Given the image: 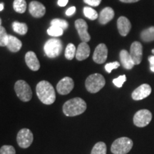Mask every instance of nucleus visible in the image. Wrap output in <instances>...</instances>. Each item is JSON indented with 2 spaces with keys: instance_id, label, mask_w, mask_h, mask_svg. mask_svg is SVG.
I'll return each instance as SVG.
<instances>
[{
  "instance_id": "obj_1",
  "label": "nucleus",
  "mask_w": 154,
  "mask_h": 154,
  "mask_svg": "<svg viewBox=\"0 0 154 154\" xmlns=\"http://www.w3.org/2000/svg\"><path fill=\"white\" fill-rule=\"evenodd\" d=\"M36 95L42 103L52 104L56 100V93L53 86L47 81H42L36 85Z\"/></svg>"
},
{
  "instance_id": "obj_2",
  "label": "nucleus",
  "mask_w": 154,
  "mask_h": 154,
  "mask_svg": "<svg viewBox=\"0 0 154 154\" xmlns=\"http://www.w3.org/2000/svg\"><path fill=\"white\" fill-rule=\"evenodd\" d=\"M86 103L81 98L76 97L67 101L63 106V112L66 116H76L86 111Z\"/></svg>"
},
{
  "instance_id": "obj_3",
  "label": "nucleus",
  "mask_w": 154,
  "mask_h": 154,
  "mask_svg": "<svg viewBox=\"0 0 154 154\" xmlns=\"http://www.w3.org/2000/svg\"><path fill=\"white\" fill-rule=\"evenodd\" d=\"M104 77L100 74H93L87 77L85 82L86 89L91 94L99 92L105 86Z\"/></svg>"
},
{
  "instance_id": "obj_4",
  "label": "nucleus",
  "mask_w": 154,
  "mask_h": 154,
  "mask_svg": "<svg viewBox=\"0 0 154 154\" xmlns=\"http://www.w3.org/2000/svg\"><path fill=\"white\" fill-rule=\"evenodd\" d=\"M133 144L132 140L129 138H119L113 141L111 151L113 154H126L131 150Z\"/></svg>"
},
{
  "instance_id": "obj_5",
  "label": "nucleus",
  "mask_w": 154,
  "mask_h": 154,
  "mask_svg": "<svg viewBox=\"0 0 154 154\" xmlns=\"http://www.w3.org/2000/svg\"><path fill=\"white\" fill-rule=\"evenodd\" d=\"M63 45L61 40L51 38L46 42L44 49L46 55L49 58H55L60 55L62 51Z\"/></svg>"
},
{
  "instance_id": "obj_6",
  "label": "nucleus",
  "mask_w": 154,
  "mask_h": 154,
  "mask_svg": "<svg viewBox=\"0 0 154 154\" xmlns=\"http://www.w3.org/2000/svg\"><path fill=\"white\" fill-rule=\"evenodd\" d=\"M14 90L21 101H29L32 97V91L29 84L24 80H19L15 83Z\"/></svg>"
},
{
  "instance_id": "obj_7",
  "label": "nucleus",
  "mask_w": 154,
  "mask_h": 154,
  "mask_svg": "<svg viewBox=\"0 0 154 154\" xmlns=\"http://www.w3.org/2000/svg\"><path fill=\"white\" fill-rule=\"evenodd\" d=\"M34 140L32 132L28 128H23L19 131L17 136V143L19 147L26 149L32 145Z\"/></svg>"
},
{
  "instance_id": "obj_8",
  "label": "nucleus",
  "mask_w": 154,
  "mask_h": 154,
  "mask_svg": "<svg viewBox=\"0 0 154 154\" xmlns=\"http://www.w3.org/2000/svg\"><path fill=\"white\" fill-rule=\"evenodd\" d=\"M152 119L151 111L147 109H142L135 113L134 116V124L138 127H145L149 124Z\"/></svg>"
},
{
  "instance_id": "obj_9",
  "label": "nucleus",
  "mask_w": 154,
  "mask_h": 154,
  "mask_svg": "<svg viewBox=\"0 0 154 154\" xmlns=\"http://www.w3.org/2000/svg\"><path fill=\"white\" fill-rule=\"evenodd\" d=\"M74 87V81L70 77L66 76L59 81L57 85V90L61 95H66L72 91Z\"/></svg>"
},
{
  "instance_id": "obj_10",
  "label": "nucleus",
  "mask_w": 154,
  "mask_h": 154,
  "mask_svg": "<svg viewBox=\"0 0 154 154\" xmlns=\"http://www.w3.org/2000/svg\"><path fill=\"white\" fill-rule=\"evenodd\" d=\"M75 27L78 32L79 37L83 42H86L90 41L91 36L88 33V25L84 19H77L75 22Z\"/></svg>"
},
{
  "instance_id": "obj_11",
  "label": "nucleus",
  "mask_w": 154,
  "mask_h": 154,
  "mask_svg": "<svg viewBox=\"0 0 154 154\" xmlns=\"http://www.w3.org/2000/svg\"><path fill=\"white\" fill-rule=\"evenodd\" d=\"M130 55L135 65H138L142 61L143 47L138 42H133L130 48Z\"/></svg>"
},
{
  "instance_id": "obj_12",
  "label": "nucleus",
  "mask_w": 154,
  "mask_h": 154,
  "mask_svg": "<svg viewBox=\"0 0 154 154\" xmlns=\"http://www.w3.org/2000/svg\"><path fill=\"white\" fill-rule=\"evenodd\" d=\"M108 49L104 44H100L96 47L93 54V60L96 63H103L106 61Z\"/></svg>"
},
{
  "instance_id": "obj_13",
  "label": "nucleus",
  "mask_w": 154,
  "mask_h": 154,
  "mask_svg": "<svg viewBox=\"0 0 154 154\" xmlns=\"http://www.w3.org/2000/svg\"><path fill=\"white\" fill-rule=\"evenodd\" d=\"M151 93V86L147 84H143L138 86L133 91L131 94L132 99L135 101H139L148 97Z\"/></svg>"
},
{
  "instance_id": "obj_14",
  "label": "nucleus",
  "mask_w": 154,
  "mask_h": 154,
  "mask_svg": "<svg viewBox=\"0 0 154 154\" xmlns=\"http://www.w3.org/2000/svg\"><path fill=\"white\" fill-rule=\"evenodd\" d=\"M29 10L30 14L36 18L42 17L46 13L45 7L37 1L31 2L29 6Z\"/></svg>"
},
{
  "instance_id": "obj_15",
  "label": "nucleus",
  "mask_w": 154,
  "mask_h": 154,
  "mask_svg": "<svg viewBox=\"0 0 154 154\" xmlns=\"http://www.w3.org/2000/svg\"><path fill=\"white\" fill-rule=\"evenodd\" d=\"M117 27H118L119 34L121 36H126L128 35L131 29V24L130 21L126 17H121L117 21Z\"/></svg>"
},
{
  "instance_id": "obj_16",
  "label": "nucleus",
  "mask_w": 154,
  "mask_h": 154,
  "mask_svg": "<svg viewBox=\"0 0 154 154\" xmlns=\"http://www.w3.org/2000/svg\"><path fill=\"white\" fill-rule=\"evenodd\" d=\"M25 61L31 70L36 72L40 68V63L38 61L36 54L33 51H28L25 55Z\"/></svg>"
},
{
  "instance_id": "obj_17",
  "label": "nucleus",
  "mask_w": 154,
  "mask_h": 154,
  "mask_svg": "<svg viewBox=\"0 0 154 154\" xmlns=\"http://www.w3.org/2000/svg\"><path fill=\"white\" fill-rule=\"evenodd\" d=\"M90 47L86 42H82L76 49V57L77 60L83 61L85 60L89 57Z\"/></svg>"
},
{
  "instance_id": "obj_18",
  "label": "nucleus",
  "mask_w": 154,
  "mask_h": 154,
  "mask_svg": "<svg viewBox=\"0 0 154 154\" xmlns=\"http://www.w3.org/2000/svg\"><path fill=\"white\" fill-rule=\"evenodd\" d=\"M114 17V11L111 7H106L102 9L99 16V21L101 24H106L112 20Z\"/></svg>"
},
{
  "instance_id": "obj_19",
  "label": "nucleus",
  "mask_w": 154,
  "mask_h": 154,
  "mask_svg": "<svg viewBox=\"0 0 154 154\" xmlns=\"http://www.w3.org/2000/svg\"><path fill=\"white\" fill-rule=\"evenodd\" d=\"M120 60L122 66H124V68L126 69H131L135 65L131 59V57L130 53H128L125 49L121 51Z\"/></svg>"
},
{
  "instance_id": "obj_20",
  "label": "nucleus",
  "mask_w": 154,
  "mask_h": 154,
  "mask_svg": "<svg viewBox=\"0 0 154 154\" xmlns=\"http://www.w3.org/2000/svg\"><path fill=\"white\" fill-rule=\"evenodd\" d=\"M6 47L8 48V49L11 52H18L22 47V43L15 36L9 35L8 42Z\"/></svg>"
},
{
  "instance_id": "obj_21",
  "label": "nucleus",
  "mask_w": 154,
  "mask_h": 154,
  "mask_svg": "<svg viewBox=\"0 0 154 154\" xmlns=\"http://www.w3.org/2000/svg\"><path fill=\"white\" fill-rule=\"evenodd\" d=\"M140 38L145 42L154 41V26H151L146 29H144L140 34Z\"/></svg>"
},
{
  "instance_id": "obj_22",
  "label": "nucleus",
  "mask_w": 154,
  "mask_h": 154,
  "mask_svg": "<svg viewBox=\"0 0 154 154\" xmlns=\"http://www.w3.org/2000/svg\"><path fill=\"white\" fill-rule=\"evenodd\" d=\"M12 28L13 30H14L16 33L19 34H22V35H24V34H26V32H27L28 31L27 25L25 24V23H21L19 22H13Z\"/></svg>"
},
{
  "instance_id": "obj_23",
  "label": "nucleus",
  "mask_w": 154,
  "mask_h": 154,
  "mask_svg": "<svg viewBox=\"0 0 154 154\" xmlns=\"http://www.w3.org/2000/svg\"><path fill=\"white\" fill-rule=\"evenodd\" d=\"M13 7L17 12L23 14L26 9V2L25 0H14Z\"/></svg>"
},
{
  "instance_id": "obj_24",
  "label": "nucleus",
  "mask_w": 154,
  "mask_h": 154,
  "mask_svg": "<svg viewBox=\"0 0 154 154\" xmlns=\"http://www.w3.org/2000/svg\"><path fill=\"white\" fill-rule=\"evenodd\" d=\"M106 145L103 142H98L92 149L91 154H106Z\"/></svg>"
},
{
  "instance_id": "obj_25",
  "label": "nucleus",
  "mask_w": 154,
  "mask_h": 154,
  "mask_svg": "<svg viewBox=\"0 0 154 154\" xmlns=\"http://www.w3.org/2000/svg\"><path fill=\"white\" fill-rule=\"evenodd\" d=\"M76 49L73 44H69L65 50V57L68 60H72L76 57Z\"/></svg>"
},
{
  "instance_id": "obj_26",
  "label": "nucleus",
  "mask_w": 154,
  "mask_h": 154,
  "mask_svg": "<svg viewBox=\"0 0 154 154\" xmlns=\"http://www.w3.org/2000/svg\"><path fill=\"white\" fill-rule=\"evenodd\" d=\"M84 14L86 18L89 19L90 20H95V19L99 18V15H98L97 11L89 7H84Z\"/></svg>"
},
{
  "instance_id": "obj_27",
  "label": "nucleus",
  "mask_w": 154,
  "mask_h": 154,
  "mask_svg": "<svg viewBox=\"0 0 154 154\" xmlns=\"http://www.w3.org/2000/svg\"><path fill=\"white\" fill-rule=\"evenodd\" d=\"M9 35L7 33L5 28L0 26V47H6L8 42Z\"/></svg>"
},
{
  "instance_id": "obj_28",
  "label": "nucleus",
  "mask_w": 154,
  "mask_h": 154,
  "mask_svg": "<svg viewBox=\"0 0 154 154\" xmlns=\"http://www.w3.org/2000/svg\"><path fill=\"white\" fill-rule=\"evenodd\" d=\"M51 26H57V27L62 29L63 30L66 29L69 26L68 22H67L66 20H63V19H53V20L51 22Z\"/></svg>"
},
{
  "instance_id": "obj_29",
  "label": "nucleus",
  "mask_w": 154,
  "mask_h": 154,
  "mask_svg": "<svg viewBox=\"0 0 154 154\" xmlns=\"http://www.w3.org/2000/svg\"><path fill=\"white\" fill-rule=\"evenodd\" d=\"M47 33L50 36H55V37H57V36H60L61 35H63V30L62 29L57 27V26H51L47 29Z\"/></svg>"
},
{
  "instance_id": "obj_30",
  "label": "nucleus",
  "mask_w": 154,
  "mask_h": 154,
  "mask_svg": "<svg viewBox=\"0 0 154 154\" xmlns=\"http://www.w3.org/2000/svg\"><path fill=\"white\" fill-rule=\"evenodd\" d=\"M0 154H16V151L12 146L5 145L0 149Z\"/></svg>"
},
{
  "instance_id": "obj_31",
  "label": "nucleus",
  "mask_w": 154,
  "mask_h": 154,
  "mask_svg": "<svg viewBox=\"0 0 154 154\" xmlns=\"http://www.w3.org/2000/svg\"><path fill=\"white\" fill-rule=\"evenodd\" d=\"M126 75H121V76H119L118 78L114 79L113 80V83L116 86H117L118 88H121L122 87L123 84H124V83L126 82Z\"/></svg>"
},
{
  "instance_id": "obj_32",
  "label": "nucleus",
  "mask_w": 154,
  "mask_h": 154,
  "mask_svg": "<svg viewBox=\"0 0 154 154\" xmlns=\"http://www.w3.org/2000/svg\"><path fill=\"white\" fill-rule=\"evenodd\" d=\"M119 66H120V63H119L118 61H114V62L109 63H107V64H106L105 69L109 74H110V73L112 72V70L116 69H118Z\"/></svg>"
},
{
  "instance_id": "obj_33",
  "label": "nucleus",
  "mask_w": 154,
  "mask_h": 154,
  "mask_svg": "<svg viewBox=\"0 0 154 154\" xmlns=\"http://www.w3.org/2000/svg\"><path fill=\"white\" fill-rule=\"evenodd\" d=\"M84 2L92 7H98L101 4V0H84Z\"/></svg>"
},
{
  "instance_id": "obj_34",
  "label": "nucleus",
  "mask_w": 154,
  "mask_h": 154,
  "mask_svg": "<svg viewBox=\"0 0 154 154\" xmlns=\"http://www.w3.org/2000/svg\"><path fill=\"white\" fill-rule=\"evenodd\" d=\"M149 61L150 63V69L151 72H154V56H150L149 57Z\"/></svg>"
},
{
  "instance_id": "obj_35",
  "label": "nucleus",
  "mask_w": 154,
  "mask_h": 154,
  "mask_svg": "<svg viewBox=\"0 0 154 154\" xmlns=\"http://www.w3.org/2000/svg\"><path fill=\"white\" fill-rule=\"evenodd\" d=\"M76 11V7H72L70 8H69L66 11V14L67 16H72L75 13Z\"/></svg>"
},
{
  "instance_id": "obj_36",
  "label": "nucleus",
  "mask_w": 154,
  "mask_h": 154,
  "mask_svg": "<svg viewBox=\"0 0 154 154\" xmlns=\"http://www.w3.org/2000/svg\"><path fill=\"white\" fill-rule=\"evenodd\" d=\"M69 0H59L58 1V5L60 6V7H64L67 5Z\"/></svg>"
},
{
  "instance_id": "obj_37",
  "label": "nucleus",
  "mask_w": 154,
  "mask_h": 154,
  "mask_svg": "<svg viewBox=\"0 0 154 154\" xmlns=\"http://www.w3.org/2000/svg\"><path fill=\"white\" fill-rule=\"evenodd\" d=\"M121 2H124V3H134V2H137L140 1V0H120Z\"/></svg>"
},
{
  "instance_id": "obj_38",
  "label": "nucleus",
  "mask_w": 154,
  "mask_h": 154,
  "mask_svg": "<svg viewBox=\"0 0 154 154\" xmlns=\"http://www.w3.org/2000/svg\"><path fill=\"white\" fill-rule=\"evenodd\" d=\"M4 9V3H0V11Z\"/></svg>"
},
{
  "instance_id": "obj_39",
  "label": "nucleus",
  "mask_w": 154,
  "mask_h": 154,
  "mask_svg": "<svg viewBox=\"0 0 154 154\" xmlns=\"http://www.w3.org/2000/svg\"><path fill=\"white\" fill-rule=\"evenodd\" d=\"M1 24H2V19H0V26H1Z\"/></svg>"
},
{
  "instance_id": "obj_40",
  "label": "nucleus",
  "mask_w": 154,
  "mask_h": 154,
  "mask_svg": "<svg viewBox=\"0 0 154 154\" xmlns=\"http://www.w3.org/2000/svg\"><path fill=\"white\" fill-rule=\"evenodd\" d=\"M152 53H153V55H154V49H153V50H152Z\"/></svg>"
}]
</instances>
